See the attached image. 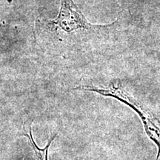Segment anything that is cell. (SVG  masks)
<instances>
[{
	"mask_svg": "<svg viewBox=\"0 0 160 160\" xmlns=\"http://www.w3.org/2000/svg\"><path fill=\"white\" fill-rule=\"evenodd\" d=\"M50 24L56 29H61L65 33H71L79 30L97 31L105 28L108 25L91 24L73 0H61L59 14L56 19L50 22Z\"/></svg>",
	"mask_w": 160,
	"mask_h": 160,
	"instance_id": "cell-1",
	"label": "cell"
},
{
	"mask_svg": "<svg viewBox=\"0 0 160 160\" xmlns=\"http://www.w3.org/2000/svg\"><path fill=\"white\" fill-rule=\"evenodd\" d=\"M117 100L128 105L139 115L143 123L144 128L148 137L157 146L158 153L156 160L160 157V121L151 114L137 99H135L126 90L119 93Z\"/></svg>",
	"mask_w": 160,
	"mask_h": 160,
	"instance_id": "cell-2",
	"label": "cell"
},
{
	"mask_svg": "<svg viewBox=\"0 0 160 160\" xmlns=\"http://www.w3.org/2000/svg\"><path fill=\"white\" fill-rule=\"evenodd\" d=\"M23 130H24L23 134L28 139L30 145H31L32 149H33V151L35 153V157L37 158V160H48V149L51 144L53 143V142L54 141V139H56V137H57V134H55L53 137L51 138V139L49 140L48 145H46L44 148H39L37 146V144H36L34 139H33V136H32L31 124L30 125L28 133L27 130L25 129V125L23 126Z\"/></svg>",
	"mask_w": 160,
	"mask_h": 160,
	"instance_id": "cell-3",
	"label": "cell"
}]
</instances>
